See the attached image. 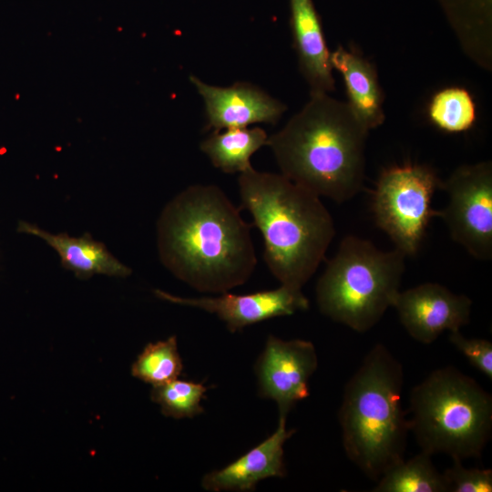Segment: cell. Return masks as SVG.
I'll return each mask as SVG.
<instances>
[{
  "label": "cell",
  "instance_id": "cell-1",
  "mask_svg": "<svg viewBox=\"0 0 492 492\" xmlns=\"http://www.w3.org/2000/svg\"><path fill=\"white\" fill-rule=\"evenodd\" d=\"M159 254L178 279L197 291L225 292L246 282L257 258L251 226L216 185L176 195L157 226Z\"/></svg>",
  "mask_w": 492,
  "mask_h": 492
},
{
  "label": "cell",
  "instance_id": "cell-2",
  "mask_svg": "<svg viewBox=\"0 0 492 492\" xmlns=\"http://www.w3.org/2000/svg\"><path fill=\"white\" fill-rule=\"evenodd\" d=\"M368 131L346 102L311 93L304 107L268 137L267 145L281 174L343 203L363 189Z\"/></svg>",
  "mask_w": 492,
  "mask_h": 492
},
{
  "label": "cell",
  "instance_id": "cell-3",
  "mask_svg": "<svg viewBox=\"0 0 492 492\" xmlns=\"http://www.w3.org/2000/svg\"><path fill=\"white\" fill-rule=\"evenodd\" d=\"M238 185L262 235L270 272L282 285L302 290L335 235L330 212L318 195L282 174L251 168L240 174Z\"/></svg>",
  "mask_w": 492,
  "mask_h": 492
},
{
  "label": "cell",
  "instance_id": "cell-4",
  "mask_svg": "<svg viewBox=\"0 0 492 492\" xmlns=\"http://www.w3.org/2000/svg\"><path fill=\"white\" fill-rule=\"evenodd\" d=\"M403 385L401 363L376 343L344 386L339 410L343 447L374 481L405 459L409 423L402 408Z\"/></svg>",
  "mask_w": 492,
  "mask_h": 492
},
{
  "label": "cell",
  "instance_id": "cell-5",
  "mask_svg": "<svg viewBox=\"0 0 492 492\" xmlns=\"http://www.w3.org/2000/svg\"><path fill=\"white\" fill-rule=\"evenodd\" d=\"M409 413V431L430 456L479 457L491 436V395L451 365L433 371L412 389Z\"/></svg>",
  "mask_w": 492,
  "mask_h": 492
},
{
  "label": "cell",
  "instance_id": "cell-6",
  "mask_svg": "<svg viewBox=\"0 0 492 492\" xmlns=\"http://www.w3.org/2000/svg\"><path fill=\"white\" fill-rule=\"evenodd\" d=\"M379 250L368 240L347 235L316 284L320 312L358 333L373 328L400 292L405 258Z\"/></svg>",
  "mask_w": 492,
  "mask_h": 492
},
{
  "label": "cell",
  "instance_id": "cell-7",
  "mask_svg": "<svg viewBox=\"0 0 492 492\" xmlns=\"http://www.w3.org/2000/svg\"><path fill=\"white\" fill-rule=\"evenodd\" d=\"M442 180L429 166L405 164L385 169L379 176L372 196L376 225L405 256L415 255L432 218V198Z\"/></svg>",
  "mask_w": 492,
  "mask_h": 492
},
{
  "label": "cell",
  "instance_id": "cell-8",
  "mask_svg": "<svg viewBox=\"0 0 492 492\" xmlns=\"http://www.w3.org/2000/svg\"><path fill=\"white\" fill-rule=\"evenodd\" d=\"M448 196L438 216L453 241L477 260L492 257V163L465 164L442 181Z\"/></svg>",
  "mask_w": 492,
  "mask_h": 492
},
{
  "label": "cell",
  "instance_id": "cell-9",
  "mask_svg": "<svg viewBox=\"0 0 492 492\" xmlns=\"http://www.w3.org/2000/svg\"><path fill=\"white\" fill-rule=\"evenodd\" d=\"M317 366L312 342L269 335L254 368L259 394L277 404L279 416L287 417L299 401L309 396V380Z\"/></svg>",
  "mask_w": 492,
  "mask_h": 492
},
{
  "label": "cell",
  "instance_id": "cell-10",
  "mask_svg": "<svg viewBox=\"0 0 492 492\" xmlns=\"http://www.w3.org/2000/svg\"><path fill=\"white\" fill-rule=\"evenodd\" d=\"M406 332L421 343H432L444 332L469 323L472 301L436 282L399 292L393 306Z\"/></svg>",
  "mask_w": 492,
  "mask_h": 492
},
{
  "label": "cell",
  "instance_id": "cell-11",
  "mask_svg": "<svg viewBox=\"0 0 492 492\" xmlns=\"http://www.w3.org/2000/svg\"><path fill=\"white\" fill-rule=\"evenodd\" d=\"M159 299L200 308L216 314L225 323L230 332L235 333L244 327L278 316L291 315L309 308V301L302 292L282 285L273 290L248 294H233L227 292L217 297L185 298L156 290Z\"/></svg>",
  "mask_w": 492,
  "mask_h": 492
},
{
  "label": "cell",
  "instance_id": "cell-12",
  "mask_svg": "<svg viewBox=\"0 0 492 492\" xmlns=\"http://www.w3.org/2000/svg\"><path fill=\"white\" fill-rule=\"evenodd\" d=\"M190 80L203 98L206 128L213 131L247 128L254 123L273 125L287 109L285 104L248 82L221 87L209 85L195 76H190Z\"/></svg>",
  "mask_w": 492,
  "mask_h": 492
},
{
  "label": "cell",
  "instance_id": "cell-13",
  "mask_svg": "<svg viewBox=\"0 0 492 492\" xmlns=\"http://www.w3.org/2000/svg\"><path fill=\"white\" fill-rule=\"evenodd\" d=\"M295 433L286 428V417L279 416L276 430L258 446L220 469L206 474L201 486L205 490L246 492L268 477L285 476L283 446Z\"/></svg>",
  "mask_w": 492,
  "mask_h": 492
},
{
  "label": "cell",
  "instance_id": "cell-14",
  "mask_svg": "<svg viewBox=\"0 0 492 492\" xmlns=\"http://www.w3.org/2000/svg\"><path fill=\"white\" fill-rule=\"evenodd\" d=\"M291 28L299 68L311 93L335 89L331 53L327 47L320 16L313 0H290Z\"/></svg>",
  "mask_w": 492,
  "mask_h": 492
},
{
  "label": "cell",
  "instance_id": "cell-15",
  "mask_svg": "<svg viewBox=\"0 0 492 492\" xmlns=\"http://www.w3.org/2000/svg\"><path fill=\"white\" fill-rule=\"evenodd\" d=\"M330 59L343 78L346 103L354 116L368 130L381 126L385 119L384 93L374 64L343 46L332 52Z\"/></svg>",
  "mask_w": 492,
  "mask_h": 492
},
{
  "label": "cell",
  "instance_id": "cell-16",
  "mask_svg": "<svg viewBox=\"0 0 492 492\" xmlns=\"http://www.w3.org/2000/svg\"><path fill=\"white\" fill-rule=\"evenodd\" d=\"M21 230L46 241L58 253L62 266L77 278L88 279L95 274L127 277L131 273L130 268L116 259L105 244L87 233L80 238L67 233L51 234L28 223L22 224Z\"/></svg>",
  "mask_w": 492,
  "mask_h": 492
},
{
  "label": "cell",
  "instance_id": "cell-17",
  "mask_svg": "<svg viewBox=\"0 0 492 492\" xmlns=\"http://www.w3.org/2000/svg\"><path fill=\"white\" fill-rule=\"evenodd\" d=\"M466 56L492 69V0H437Z\"/></svg>",
  "mask_w": 492,
  "mask_h": 492
},
{
  "label": "cell",
  "instance_id": "cell-18",
  "mask_svg": "<svg viewBox=\"0 0 492 492\" xmlns=\"http://www.w3.org/2000/svg\"><path fill=\"white\" fill-rule=\"evenodd\" d=\"M268 135L261 128H228L213 131L200 144L214 167L225 173L240 174L251 169V157L267 145Z\"/></svg>",
  "mask_w": 492,
  "mask_h": 492
},
{
  "label": "cell",
  "instance_id": "cell-19",
  "mask_svg": "<svg viewBox=\"0 0 492 492\" xmlns=\"http://www.w3.org/2000/svg\"><path fill=\"white\" fill-rule=\"evenodd\" d=\"M374 492H446L443 475L435 467L431 456L421 451L398 462L376 481Z\"/></svg>",
  "mask_w": 492,
  "mask_h": 492
},
{
  "label": "cell",
  "instance_id": "cell-20",
  "mask_svg": "<svg viewBox=\"0 0 492 492\" xmlns=\"http://www.w3.org/2000/svg\"><path fill=\"white\" fill-rule=\"evenodd\" d=\"M429 120L447 133H460L473 127L477 119L475 102L469 92L459 87L437 91L427 107Z\"/></svg>",
  "mask_w": 492,
  "mask_h": 492
},
{
  "label": "cell",
  "instance_id": "cell-21",
  "mask_svg": "<svg viewBox=\"0 0 492 492\" xmlns=\"http://www.w3.org/2000/svg\"><path fill=\"white\" fill-rule=\"evenodd\" d=\"M183 364L175 335L163 341L148 343L131 366L134 377L160 385L179 378Z\"/></svg>",
  "mask_w": 492,
  "mask_h": 492
},
{
  "label": "cell",
  "instance_id": "cell-22",
  "mask_svg": "<svg viewBox=\"0 0 492 492\" xmlns=\"http://www.w3.org/2000/svg\"><path fill=\"white\" fill-rule=\"evenodd\" d=\"M208 388L201 383L179 380L153 386L151 400L161 408L165 416L176 419L191 418L203 413L200 402Z\"/></svg>",
  "mask_w": 492,
  "mask_h": 492
},
{
  "label": "cell",
  "instance_id": "cell-23",
  "mask_svg": "<svg viewBox=\"0 0 492 492\" xmlns=\"http://www.w3.org/2000/svg\"><path fill=\"white\" fill-rule=\"evenodd\" d=\"M450 492L492 491V470L466 468L461 460L453 459V465L442 474Z\"/></svg>",
  "mask_w": 492,
  "mask_h": 492
},
{
  "label": "cell",
  "instance_id": "cell-24",
  "mask_svg": "<svg viewBox=\"0 0 492 492\" xmlns=\"http://www.w3.org/2000/svg\"><path fill=\"white\" fill-rule=\"evenodd\" d=\"M450 343L469 361L471 365L492 379V343L479 338H466L460 331L450 332Z\"/></svg>",
  "mask_w": 492,
  "mask_h": 492
}]
</instances>
